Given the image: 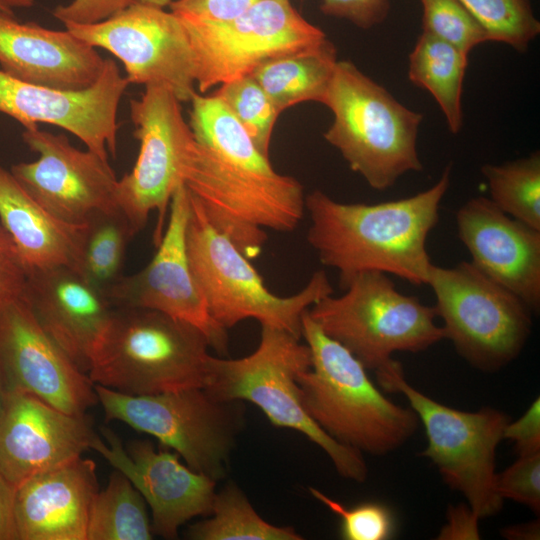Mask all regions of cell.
<instances>
[{
  "instance_id": "cell-1",
  "label": "cell",
  "mask_w": 540,
  "mask_h": 540,
  "mask_svg": "<svg viewBox=\"0 0 540 540\" xmlns=\"http://www.w3.org/2000/svg\"><path fill=\"white\" fill-rule=\"evenodd\" d=\"M450 174L448 166L427 190L378 204L341 203L320 190L305 197L311 220L307 240L321 263L338 271L342 289L369 271L426 284L433 264L427 237L438 223Z\"/></svg>"
},
{
  "instance_id": "cell-2",
  "label": "cell",
  "mask_w": 540,
  "mask_h": 540,
  "mask_svg": "<svg viewBox=\"0 0 540 540\" xmlns=\"http://www.w3.org/2000/svg\"><path fill=\"white\" fill-rule=\"evenodd\" d=\"M301 337L312 361L297 378L301 403L328 435L361 453L385 455L415 433L420 421L414 410L386 398L364 365L326 335L308 310L302 316Z\"/></svg>"
},
{
  "instance_id": "cell-3",
  "label": "cell",
  "mask_w": 540,
  "mask_h": 540,
  "mask_svg": "<svg viewBox=\"0 0 540 540\" xmlns=\"http://www.w3.org/2000/svg\"><path fill=\"white\" fill-rule=\"evenodd\" d=\"M209 347L189 323L156 310L115 307L87 375L93 384L134 396L204 388Z\"/></svg>"
},
{
  "instance_id": "cell-4",
  "label": "cell",
  "mask_w": 540,
  "mask_h": 540,
  "mask_svg": "<svg viewBox=\"0 0 540 540\" xmlns=\"http://www.w3.org/2000/svg\"><path fill=\"white\" fill-rule=\"evenodd\" d=\"M322 104L333 114L325 140L373 189L386 190L403 174L422 170L417 137L423 115L351 61H337Z\"/></svg>"
},
{
  "instance_id": "cell-5",
  "label": "cell",
  "mask_w": 540,
  "mask_h": 540,
  "mask_svg": "<svg viewBox=\"0 0 540 540\" xmlns=\"http://www.w3.org/2000/svg\"><path fill=\"white\" fill-rule=\"evenodd\" d=\"M181 180L209 222L248 259L261 253L266 229L291 232L306 211L297 179L247 167L195 140L185 154Z\"/></svg>"
},
{
  "instance_id": "cell-6",
  "label": "cell",
  "mask_w": 540,
  "mask_h": 540,
  "mask_svg": "<svg viewBox=\"0 0 540 540\" xmlns=\"http://www.w3.org/2000/svg\"><path fill=\"white\" fill-rule=\"evenodd\" d=\"M311 352L294 335L261 326L260 342L239 359L213 357L208 361L205 391L220 401H249L277 427L304 434L329 456L344 478L363 482L368 469L362 453L328 435L305 411L297 382L311 367Z\"/></svg>"
},
{
  "instance_id": "cell-7",
  "label": "cell",
  "mask_w": 540,
  "mask_h": 540,
  "mask_svg": "<svg viewBox=\"0 0 540 540\" xmlns=\"http://www.w3.org/2000/svg\"><path fill=\"white\" fill-rule=\"evenodd\" d=\"M189 192V191H188ZM186 247L191 271L212 318L226 330L246 319L301 338L302 316L314 303L332 294L324 271H316L298 293L280 297L236 245L218 231L189 193Z\"/></svg>"
},
{
  "instance_id": "cell-8",
  "label": "cell",
  "mask_w": 540,
  "mask_h": 540,
  "mask_svg": "<svg viewBox=\"0 0 540 540\" xmlns=\"http://www.w3.org/2000/svg\"><path fill=\"white\" fill-rule=\"evenodd\" d=\"M343 290L314 303L308 314L366 369L376 371L395 352H421L445 338L434 306L399 292L385 273H360Z\"/></svg>"
},
{
  "instance_id": "cell-9",
  "label": "cell",
  "mask_w": 540,
  "mask_h": 540,
  "mask_svg": "<svg viewBox=\"0 0 540 540\" xmlns=\"http://www.w3.org/2000/svg\"><path fill=\"white\" fill-rule=\"evenodd\" d=\"M375 373L383 389L406 397L423 423L428 445L422 455L437 466L446 484L465 496L478 519L498 513L503 500L495 490L496 449L509 418L490 407L467 412L435 401L407 382L394 359Z\"/></svg>"
},
{
  "instance_id": "cell-10",
  "label": "cell",
  "mask_w": 540,
  "mask_h": 540,
  "mask_svg": "<svg viewBox=\"0 0 540 540\" xmlns=\"http://www.w3.org/2000/svg\"><path fill=\"white\" fill-rule=\"evenodd\" d=\"M94 390L107 421H120L173 449L192 470L216 482L245 423L243 401H220L204 388L127 395L101 385Z\"/></svg>"
},
{
  "instance_id": "cell-11",
  "label": "cell",
  "mask_w": 540,
  "mask_h": 540,
  "mask_svg": "<svg viewBox=\"0 0 540 540\" xmlns=\"http://www.w3.org/2000/svg\"><path fill=\"white\" fill-rule=\"evenodd\" d=\"M426 284L435 294L445 338L471 365L496 370L521 352L531 330V310L471 262L450 268L432 264Z\"/></svg>"
},
{
  "instance_id": "cell-12",
  "label": "cell",
  "mask_w": 540,
  "mask_h": 540,
  "mask_svg": "<svg viewBox=\"0 0 540 540\" xmlns=\"http://www.w3.org/2000/svg\"><path fill=\"white\" fill-rule=\"evenodd\" d=\"M179 19L193 50L196 85L201 94L250 75L267 59L327 40L326 34L301 16L290 0H261L223 23Z\"/></svg>"
},
{
  "instance_id": "cell-13",
  "label": "cell",
  "mask_w": 540,
  "mask_h": 540,
  "mask_svg": "<svg viewBox=\"0 0 540 540\" xmlns=\"http://www.w3.org/2000/svg\"><path fill=\"white\" fill-rule=\"evenodd\" d=\"M180 103L169 88L155 84L146 85L141 97L130 101L134 137L140 146L133 169L118 179L117 203L135 234L146 226L152 211L158 212L156 245L172 194L182 182L185 154L194 141Z\"/></svg>"
},
{
  "instance_id": "cell-14",
  "label": "cell",
  "mask_w": 540,
  "mask_h": 540,
  "mask_svg": "<svg viewBox=\"0 0 540 540\" xmlns=\"http://www.w3.org/2000/svg\"><path fill=\"white\" fill-rule=\"evenodd\" d=\"M64 26L120 60L130 84L163 85L180 102L190 101L197 92L190 40L181 20L171 11L134 1L103 21Z\"/></svg>"
},
{
  "instance_id": "cell-15",
  "label": "cell",
  "mask_w": 540,
  "mask_h": 540,
  "mask_svg": "<svg viewBox=\"0 0 540 540\" xmlns=\"http://www.w3.org/2000/svg\"><path fill=\"white\" fill-rule=\"evenodd\" d=\"M190 196L181 182L175 188L169 216L157 250L140 271L121 276L105 292L114 307L156 310L200 329L210 347L226 355L227 331L210 315L191 271L186 247Z\"/></svg>"
},
{
  "instance_id": "cell-16",
  "label": "cell",
  "mask_w": 540,
  "mask_h": 540,
  "mask_svg": "<svg viewBox=\"0 0 540 540\" xmlns=\"http://www.w3.org/2000/svg\"><path fill=\"white\" fill-rule=\"evenodd\" d=\"M22 139L38 159L14 164L10 172L52 215L70 224H85L98 214L120 211L118 179L108 160L77 149L64 134L38 127L25 129Z\"/></svg>"
},
{
  "instance_id": "cell-17",
  "label": "cell",
  "mask_w": 540,
  "mask_h": 540,
  "mask_svg": "<svg viewBox=\"0 0 540 540\" xmlns=\"http://www.w3.org/2000/svg\"><path fill=\"white\" fill-rule=\"evenodd\" d=\"M112 59L105 58L99 78L80 90H62L16 79L0 69V112L25 129L38 123L60 127L101 158L116 156L117 112L128 85Z\"/></svg>"
},
{
  "instance_id": "cell-18",
  "label": "cell",
  "mask_w": 540,
  "mask_h": 540,
  "mask_svg": "<svg viewBox=\"0 0 540 540\" xmlns=\"http://www.w3.org/2000/svg\"><path fill=\"white\" fill-rule=\"evenodd\" d=\"M0 370L7 393L73 415L98 403L94 384L41 328L25 297L0 306Z\"/></svg>"
},
{
  "instance_id": "cell-19",
  "label": "cell",
  "mask_w": 540,
  "mask_h": 540,
  "mask_svg": "<svg viewBox=\"0 0 540 540\" xmlns=\"http://www.w3.org/2000/svg\"><path fill=\"white\" fill-rule=\"evenodd\" d=\"M90 449L99 453L114 469L123 473L151 509L153 535L176 539L178 530L197 516H209L215 498L216 481L192 470L179 455L157 450L149 440L136 439L124 446L108 426L99 427Z\"/></svg>"
},
{
  "instance_id": "cell-20",
  "label": "cell",
  "mask_w": 540,
  "mask_h": 540,
  "mask_svg": "<svg viewBox=\"0 0 540 540\" xmlns=\"http://www.w3.org/2000/svg\"><path fill=\"white\" fill-rule=\"evenodd\" d=\"M96 435L86 414L7 393L0 415V476L15 491L29 478L82 456Z\"/></svg>"
},
{
  "instance_id": "cell-21",
  "label": "cell",
  "mask_w": 540,
  "mask_h": 540,
  "mask_svg": "<svg viewBox=\"0 0 540 540\" xmlns=\"http://www.w3.org/2000/svg\"><path fill=\"white\" fill-rule=\"evenodd\" d=\"M456 225L470 262L531 311H538L540 230L507 215L484 196L473 197L458 209Z\"/></svg>"
},
{
  "instance_id": "cell-22",
  "label": "cell",
  "mask_w": 540,
  "mask_h": 540,
  "mask_svg": "<svg viewBox=\"0 0 540 540\" xmlns=\"http://www.w3.org/2000/svg\"><path fill=\"white\" fill-rule=\"evenodd\" d=\"M45 333L88 373L114 306L103 291L68 267L28 272L24 295Z\"/></svg>"
},
{
  "instance_id": "cell-23",
  "label": "cell",
  "mask_w": 540,
  "mask_h": 540,
  "mask_svg": "<svg viewBox=\"0 0 540 540\" xmlns=\"http://www.w3.org/2000/svg\"><path fill=\"white\" fill-rule=\"evenodd\" d=\"M105 64L97 49L65 29L21 23L0 10V69L32 84L80 90L99 78Z\"/></svg>"
},
{
  "instance_id": "cell-24",
  "label": "cell",
  "mask_w": 540,
  "mask_h": 540,
  "mask_svg": "<svg viewBox=\"0 0 540 540\" xmlns=\"http://www.w3.org/2000/svg\"><path fill=\"white\" fill-rule=\"evenodd\" d=\"M98 490L96 463L83 456L29 478L14 493L17 540H87Z\"/></svg>"
},
{
  "instance_id": "cell-25",
  "label": "cell",
  "mask_w": 540,
  "mask_h": 540,
  "mask_svg": "<svg viewBox=\"0 0 540 540\" xmlns=\"http://www.w3.org/2000/svg\"><path fill=\"white\" fill-rule=\"evenodd\" d=\"M0 223L27 271L68 267L80 274L87 223L52 215L0 165Z\"/></svg>"
},
{
  "instance_id": "cell-26",
  "label": "cell",
  "mask_w": 540,
  "mask_h": 540,
  "mask_svg": "<svg viewBox=\"0 0 540 540\" xmlns=\"http://www.w3.org/2000/svg\"><path fill=\"white\" fill-rule=\"evenodd\" d=\"M337 61L336 48L327 39L319 45L267 59L250 75L281 114L302 102L322 103Z\"/></svg>"
},
{
  "instance_id": "cell-27",
  "label": "cell",
  "mask_w": 540,
  "mask_h": 540,
  "mask_svg": "<svg viewBox=\"0 0 540 540\" xmlns=\"http://www.w3.org/2000/svg\"><path fill=\"white\" fill-rule=\"evenodd\" d=\"M468 54L425 32L409 55L408 78L427 90L442 110L451 133L463 125L462 91Z\"/></svg>"
},
{
  "instance_id": "cell-28",
  "label": "cell",
  "mask_w": 540,
  "mask_h": 540,
  "mask_svg": "<svg viewBox=\"0 0 540 540\" xmlns=\"http://www.w3.org/2000/svg\"><path fill=\"white\" fill-rule=\"evenodd\" d=\"M146 501L132 482L114 469L96 493L89 514L87 540H150Z\"/></svg>"
},
{
  "instance_id": "cell-29",
  "label": "cell",
  "mask_w": 540,
  "mask_h": 540,
  "mask_svg": "<svg viewBox=\"0 0 540 540\" xmlns=\"http://www.w3.org/2000/svg\"><path fill=\"white\" fill-rule=\"evenodd\" d=\"M190 102L189 126L197 143L247 167L274 170L269 158L260 153L245 128L221 99L214 94L205 96L196 92Z\"/></svg>"
},
{
  "instance_id": "cell-30",
  "label": "cell",
  "mask_w": 540,
  "mask_h": 540,
  "mask_svg": "<svg viewBox=\"0 0 540 540\" xmlns=\"http://www.w3.org/2000/svg\"><path fill=\"white\" fill-rule=\"evenodd\" d=\"M210 518L189 526L193 540H301L293 527L268 523L255 511L243 491L227 483L216 492Z\"/></svg>"
},
{
  "instance_id": "cell-31",
  "label": "cell",
  "mask_w": 540,
  "mask_h": 540,
  "mask_svg": "<svg viewBox=\"0 0 540 540\" xmlns=\"http://www.w3.org/2000/svg\"><path fill=\"white\" fill-rule=\"evenodd\" d=\"M481 172L490 200L504 213L540 230V154L502 164H485Z\"/></svg>"
},
{
  "instance_id": "cell-32",
  "label": "cell",
  "mask_w": 540,
  "mask_h": 540,
  "mask_svg": "<svg viewBox=\"0 0 540 540\" xmlns=\"http://www.w3.org/2000/svg\"><path fill=\"white\" fill-rule=\"evenodd\" d=\"M135 235L121 211L91 218L85 232L80 275L105 293L122 276L126 249Z\"/></svg>"
},
{
  "instance_id": "cell-33",
  "label": "cell",
  "mask_w": 540,
  "mask_h": 540,
  "mask_svg": "<svg viewBox=\"0 0 540 540\" xmlns=\"http://www.w3.org/2000/svg\"><path fill=\"white\" fill-rule=\"evenodd\" d=\"M487 31L490 41L519 53L527 51L540 33L531 0H459Z\"/></svg>"
},
{
  "instance_id": "cell-34",
  "label": "cell",
  "mask_w": 540,
  "mask_h": 540,
  "mask_svg": "<svg viewBox=\"0 0 540 540\" xmlns=\"http://www.w3.org/2000/svg\"><path fill=\"white\" fill-rule=\"evenodd\" d=\"M232 111L256 148L269 158L271 138L280 113L251 75L221 84L214 93Z\"/></svg>"
},
{
  "instance_id": "cell-35",
  "label": "cell",
  "mask_w": 540,
  "mask_h": 540,
  "mask_svg": "<svg viewBox=\"0 0 540 540\" xmlns=\"http://www.w3.org/2000/svg\"><path fill=\"white\" fill-rule=\"evenodd\" d=\"M423 32L469 54L490 41L479 21L459 0H420Z\"/></svg>"
},
{
  "instance_id": "cell-36",
  "label": "cell",
  "mask_w": 540,
  "mask_h": 540,
  "mask_svg": "<svg viewBox=\"0 0 540 540\" xmlns=\"http://www.w3.org/2000/svg\"><path fill=\"white\" fill-rule=\"evenodd\" d=\"M314 498L341 519V536L345 540H386L393 535L395 524L390 509L381 503L365 502L346 508L320 490L310 487Z\"/></svg>"
},
{
  "instance_id": "cell-37",
  "label": "cell",
  "mask_w": 540,
  "mask_h": 540,
  "mask_svg": "<svg viewBox=\"0 0 540 540\" xmlns=\"http://www.w3.org/2000/svg\"><path fill=\"white\" fill-rule=\"evenodd\" d=\"M495 490L498 496L540 510V452L519 455L503 472L497 473Z\"/></svg>"
},
{
  "instance_id": "cell-38",
  "label": "cell",
  "mask_w": 540,
  "mask_h": 540,
  "mask_svg": "<svg viewBox=\"0 0 540 540\" xmlns=\"http://www.w3.org/2000/svg\"><path fill=\"white\" fill-rule=\"evenodd\" d=\"M261 0H176L169 5L179 18L198 23L230 21Z\"/></svg>"
},
{
  "instance_id": "cell-39",
  "label": "cell",
  "mask_w": 540,
  "mask_h": 540,
  "mask_svg": "<svg viewBox=\"0 0 540 540\" xmlns=\"http://www.w3.org/2000/svg\"><path fill=\"white\" fill-rule=\"evenodd\" d=\"M28 271L0 223V306L25 295Z\"/></svg>"
},
{
  "instance_id": "cell-40",
  "label": "cell",
  "mask_w": 540,
  "mask_h": 540,
  "mask_svg": "<svg viewBox=\"0 0 540 540\" xmlns=\"http://www.w3.org/2000/svg\"><path fill=\"white\" fill-rule=\"evenodd\" d=\"M322 13L350 21L362 29L382 23L390 10L389 0H322Z\"/></svg>"
},
{
  "instance_id": "cell-41",
  "label": "cell",
  "mask_w": 540,
  "mask_h": 540,
  "mask_svg": "<svg viewBox=\"0 0 540 540\" xmlns=\"http://www.w3.org/2000/svg\"><path fill=\"white\" fill-rule=\"evenodd\" d=\"M132 2L134 0H72L58 5L52 14L63 24H92L109 18Z\"/></svg>"
},
{
  "instance_id": "cell-42",
  "label": "cell",
  "mask_w": 540,
  "mask_h": 540,
  "mask_svg": "<svg viewBox=\"0 0 540 540\" xmlns=\"http://www.w3.org/2000/svg\"><path fill=\"white\" fill-rule=\"evenodd\" d=\"M503 439L514 442L519 455L540 452V401L535 399L525 413L508 422Z\"/></svg>"
},
{
  "instance_id": "cell-43",
  "label": "cell",
  "mask_w": 540,
  "mask_h": 540,
  "mask_svg": "<svg viewBox=\"0 0 540 540\" xmlns=\"http://www.w3.org/2000/svg\"><path fill=\"white\" fill-rule=\"evenodd\" d=\"M450 523L445 527L441 536L444 538H469L478 539V518L471 512L470 508H456L450 513ZM441 537V538H442Z\"/></svg>"
},
{
  "instance_id": "cell-44",
  "label": "cell",
  "mask_w": 540,
  "mask_h": 540,
  "mask_svg": "<svg viewBox=\"0 0 540 540\" xmlns=\"http://www.w3.org/2000/svg\"><path fill=\"white\" fill-rule=\"evenodd\" d=\"M14 493L15 491L0 476V540H17Z\"/></svg>"
},
{
  "instance_id": "cell-45",
  "label": "cell",
  "mask_w": 540,
  "mask_h": 540,
  "mask_svg": "<svg viewBox=\"0 0 540 540\" xmlns=\"http://www.w3.org/2000/svg\"><path fill=\"white\" fill-rule=\"evenodd\" d=\"M503 536L510 539H538L539 524L534 522L506 528L503 530Z\"/></svg>"
},
{
  "instance_id": "cell-46",
  "label": "cell",
  "mask_w": 540,
  "mask_h": 540,
  "mask_svg": "<svg viewBox=\"0 0 540 540\" xmlns=\"http://www.w3.org/2000/svg\"><path fill=\"white\" fill-rule=\"evenodd\" d=\"M11 8H28L34 4V0H3Z\"/></svg>"
},
{
  "instance_id": "cell-47",
  "label": "cell",
  "mask_w": 540,
  "mask_h": 540,
  "mask_svg": "<svg viewBox=\"0 0 540 540\" xmlns=\"http://www.w3.org/2000/svg\"><path fill=\"white\" fill-rule=\"evenodd\" d=\"M134 1L147 4V5L156 6L159 8H164L166 6H169L172 2V0H134Z\"/></svg>"
},
{
  "instance_id": "cell-48",
  "label": "cell",
  "mask_w": 540,
  "mask_h": 540,
  "mask_svg": "<svg viewBox=\"0 0 540 540\" xmlns=\"http://www.w3.org/2000/svg\"><path fill=\"white\" fill-rule=\"evenodd\" d=\"M6 395H7V392H6V389H5L3 377H2V374H1V370H0V415H1V413L3 411V408H4Z\"/></svg>"
},
{
  "instance_id": "cell-49",
  "label": "cell",
  "mask_w": 540,
  "mask_h": 540,
  "mask_svg": "<svg viewBox=\"0 0 540 540\" xmlns=\"http://www.w3.org/2000/svg\"><path fill=\"white\" fill-rule=\"evenodd\" d=\"M0 10L7 14L14 15L13 8L8 6L3 0H0Z\"/></svg>"
}]
</instances>
